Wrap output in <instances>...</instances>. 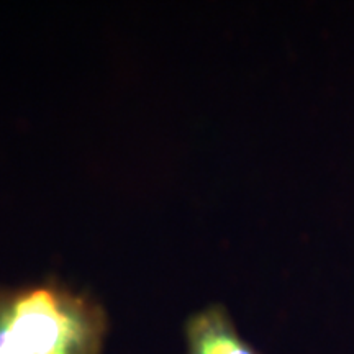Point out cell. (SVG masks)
Segmentation results:
<instances>
[{
    "instance_id": "obj_1",
    "label": "cell",
    "mask_w": 354,
    "mask_h": 354,
    "mask_svg": "<svg viewBox=\"0 0 354 354\" xmlns=\"http://www.w3.org/2000/svg\"><path fill=\"white\" fill-rule=\"evenodd\" d=\"M107 317L57 282L0 289V354H100Z\"/></svg>"
},
{
    "instance_id": "obj_2",
    "label": "cell",
    "mask_w": 354,
    "mask_h": 354,
    "mask_svg": "<svg viewBox=\"0 0 354 354\" xmlns=\"http://www.w3.org/2000/svg\"><path fill=\"white\" fill-rule=\"evenodd\" d=\"M187 354H261L236 330L223 305H209L185 323Z\"/></svg>"
}]
</instances>
